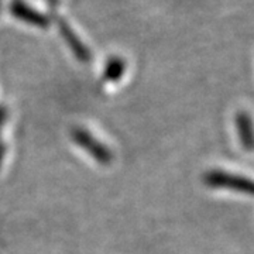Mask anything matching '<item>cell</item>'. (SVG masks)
<instances>
[{
  "label": "cell",
  "instance_id": "1",
  "mask_svg": "<svg viewBox=\"0 0 254 254\" xmlns=\"http://www.w3.org/2000/svg\"><path fill=\"white\" fill-rule=\"evenodd\" d=\"M72 140L75 144H78L81 148H83L89 155H92L100 165H109L113 160V154L108 148V145L100 143L96 137L92 133H89L83 127H73L71 131Z\"/></svg>",
  "mask_w": 254,
  "mask_h": 254
},
{
  "label": "cell",
  "instance_id": "2",
  "mask_svg": "<svg viewBox=\"0 0 254 254\" xmlns=\"http://www.w3.org/2000/svg\"><path fill=\"white\" fill-rule=\"evenodd\" d=\"M205 182L213 188H227L246 193H254V182L242 177L230 175L222 171H210L205 175Z\"/></svg>",
  "mask_w": 254,
  "mask_h": 254
},
{
  "label": "cell",
  "instance_id": "3",
  "mask_svg": "<svg viewBox=\"0 0 254 254\" xmlns=\"http://www.w3.org/2000/svg\"><path fill=\"white\" fill-rule=\"evenodd\" d=\"M9 10L14 17L27 23V24L40 28H46L50 26V17L43 14L41 11L33 9L24 0H11L9 4Z\"/></svg>",
  "mask_w": 254,
  "mask_h": 254
},
{
  "label": "cell",
  "instance_id": "4",
  "mask_svg": "<svg viewBox=\"0 0 254 254\" xmlns=\"http://www.w3.org/2000/svg\"><path fill=\"white\" fill-rule=\"evenodd\" d=\"M57 23H58V28H60V33L65 40L66 46L69 47V50L72 51V54L82 61V63H89L92 60V54L89 51V48L85 46L81 41V38L76 36V33L73 31L72 27L69 26L68 21H65L64 18L57 17Z\"/></svg>",
  "mask_w": 254,
  "mask_h": 254
},
{
  "label": "cell",
  "instance_id": "5",
  "mask_svg": "<svg viewBox=\"0 0 254 254\" xmlns=\"http://www.w3.org/2000/svg\"><path fill=\"white\" fill-rule=\"evenodd\" d=\"M127 64L123 58L120 57H110L106 63L105 71H103V79L106 82L119 81L123 73L126 72Z\"/></svg>",
  "mask_w": 254,
  "mask_h": 254
},
{
  "label": "cell",
  "instance_id": "6",
  "mask_svg": "<svg viewBox=\"0 0 254 254\" xmlns=\"http://www.w3.org/2000/svg\"><path fill=\"white\" fill-rule=\"evenodd\" d=\"M239 126L242 128L240 131V136H242V140H243V144L249 148V147H253L254 144V136H253V128H252V123L250 120L246 118L245 115L239 116Z\"/></svg>",
  "mask_w": 254,
  "mask_h": 254
},
{
  "label": "cell",
  "instance_id": "7",
  "mask_svg": "<svg viewBox=\"0 0 254 254\" xmlns=\"http://www.w3.org/2000/svg\"><path fill=\"white\" fill-rule=\"evenodd\" d=\"M7 118H9V110H7V108L4 105H0V133H1L3 126L7 122ZM0 143H1V140H0Z\"/></svg>",
  "mask_w": 254,
  "mask_h": 254
},
{
  "label": "cell",
  "instance_id": "8",
  "mask_svg": "<svg viewBox=\"0 0 254 254\" xmlns=\"http://www.w3.org/2000/svg\"><path fill=\"white\" fill-rule=\"evenodd\" d=\"M48 6H50V10L51 13L55 14V10H58V4H60V0H47Z\"/></svg>",
  "mask_w": 254,
  "mask_h": 254
},
{
  "label": "cell",
  "instance_id": "9",
  "mask_svg": "<svg viewBox=\"0 0 254 254\" xmlns=\"http://www.w3.org/2000/svg\"><path fill=\"white\" fill-rule=\"evenodd\" d=\"M4 155H6V147L3 143H0V167H1V163L4 160Z\"/></svg>",
  "mask_w": 254,
  "mask_h": 254
},
{
  "label": "cell",
  "instance_id": "10",
  "mask_svg": "<svg viewBox=\"0 0 254 254\" xmlns=\"http://www.w3.org/2000/svg\"><path fill=\"white\" fill-rule=\"evenodd\" d=\"M0 3H1V0H0Z\"/></svg>",
  "mask_w": 254,
  "mask_h": 254
}]
</instances>
